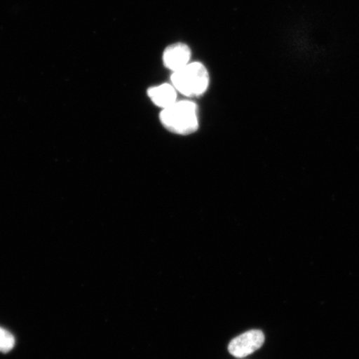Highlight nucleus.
<instances>
[{
    "mask_svg": "<svg viewBox=\"0 0 359 359\" xmlns=\"http://www.w3.org/2000/svg\"><path fill=\"white\" fill-rule=\"evenodd\" d=\"M160 119L169 132L184 136L194 133L199 128L198 109L190 101L177 102L164 109Z\"/></svg>",
    "mask_w": 359,
    "mask_h": 359,
    "instance_id": "obj_1",
    "label": "nucleus"
},
{
    "mask_svg": "<svg viewBox=\"0 0 359 359\" xmlns=\"http://www.w3.org/2000/svg\"><path fill=\"white\" fill-rule=\"evenodd\" d=\"M172 83L177 91L187 97H199L208 88L209 74L201 62H191L172 75Z\"/></svg>",
    "mask_w": 359,
    "mask_h": 359,
    "instance_id": "obj_2",
    "label": "nucleus"
},
{
    "mask_svg": "<svg viewBox=\"0 0 359 359\" xmlns=\"http://www.w3.org/2000/svg\"><path fill=\"white\" fill-rule=\"evenodd\" d=\"M264 343V335L262 331L250 330L236 337L229 344L228 350L231 355L242 358L257 351Z\"/></svg>",
    "mask_w": 359,
    "mask_h": 359,
    "instance_id": "obj_3",
    "label": "nucleus"
},
{
    "mask_svg": "<svg viewBox=\"0 0 359 359\" xmlns=\"http://www.w3.org/2000/svg\"><path fill=\"white\" fill-rule=\"evenodd\" d=\"M191 55V49L187 45L182 43H174L164 51V65L174 73L189 64Z\"/></svg>",
    "mask_w": 359,
    "mask_h": 359,
    "instance_id": "obj_4",
    "label": "nucleus"
},
{
    "mask_svg": "<svg viewBox=\"0 0 359 359\" xmlns=\"http://www.w3.org/2000/svg\"><path fill=\"white\" fill-rule=\"evenodd\" d=\"M148 96L155 105L167 109L177 102V90L173 85L161 84L148 90Z\"/></svg>",
    "mask_w": 359,
    "mask_h": 359,
    "instance_id": "obj_5",
    "label": "nucleus"
},
{
    "mask_svg": "<svg viewBox=\"0 0 359 359\" xmlns=\"http://www.w3.org/2000/svg\"><path fill=\"white\" fill-rule=\"evenodd\" d=\"M15 337L6 330L0 327V352L8 353L15 346Z\"/></svg>",
    "mask_w": 359,
    "mask_h": 359,
    "instance_id": "obj_6",
    "label": "nucleus"
}]
</instances>
